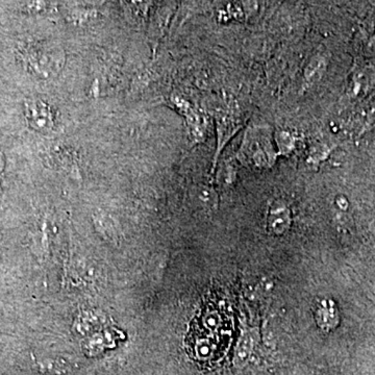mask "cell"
Here are the masks:
<instances>
[{
    "mask_svg": "<svg viewBox=\"0 0 375 375\" xmlns=\"http://www.w3.org/2000/svg\"><path fill=\"white\" fill-rule=\"evenodd\" d=\"M325 72V62L322 58H315L310 63V65L306 67V83L313 85L316 81H319L321 79L322 75Z\"/></svg>",
    "mask_w": 375,
    "mask_h": 375,
    "instance_id": "6",
    "label": "cell"
},
{
    "mask_svg": "<svg viewBox=\"0 0 375 375\" xmlns=\"http://www.w3.org/2000/svg\"><path fill=\"white\" fill-rule=\"evenodd\" d=\"M25 117L36 131L46 133L54 126V113L49 104L41 99H31L25 104Z\"/></svg>",
    "mask_w": 375,
    "mask_h": 375,
    "instance_id": "3",
    "label": "cell"
},
{
    "mask_svg": "<svg viewBox=\"0 0 375 375\" xmlns=\"http://www.w3.org/2000/svg\"><path fill=\"white\" fill-rule=\"evenodd\" d=\"M19 56L25 69L40 79L56 76L65 63L63 50L52 45L29 44L20 49Z\"/></svg>",
    "mask_w": 375,
    "mask_h": 375,
    "instance_id": "2",
    "label": "cell"
},
{
    "mask_svg": "<svg viewBox=\"0 0 375 375\" xmlns=\"http://www.w3.org/2000/svg\"><path fill=\"white\" fill-rule=\"evenodd\" d=\"M4 156H2L1 152H0V174H1L2 170H4Z\"/></svg>",
    "mask_w": 375,
    "mask_h": 375,
    "instance_id": "9",
    "label": "cell"
},
{
    "mask_svg": "<svg viewBox=\"0 0 375 375\" xmlns=\"http://www.w3.org/2000/svg\"><path fill=\"white\" fill-rule=\"evenodd\" d=\"M227 15H229V18L233 17L236 20H240V21L244 19V13H243L242 9L236 4H229Z\"/></svg>",
    "mask_w": 375,
    "mask_h": 375,
    "instance_id": "8",
    "label": "cell"
},
{
    "mask_svg": "<svg viewBox=\"0 0 375 375\" xmlns=\"http://www.w3.org/2000/svg\"><path fill=\"white\" fill-rule=\"evenodd\" d=\"M269 227L276 234H281L289 229L291 224L290 212L285 206L279 204L270 210Z\"/></svg>",
    "mask_w": 375,
    "mask_h": 375,
    "instance_id": "4",
    "label": "cell"
},
{
    "mask_svg": "<svg viewBox=\"0 0 375 375\" xmlns=\"http://www.w3.org/2000/svg\"><path fill=\"white\" fill-rule=\"evenodd\" d=\"M274 139L279 154L285 156L294 149L295 138L289 131H279L275 134Z\"/></svg>",
    "mask_w": 375,
    "mask_h": 375,
    "instance_id": "7",
    "label": "cell"
},
{
    "mask_svg": "<svg viewBox=\"0 0 375 375\" xmlns=\"http://www.w3.org/2000/svg\"><path fill=\"white\" fill-rule=\"evenodd\" d=\"M271 135L267 129L252 126L247 129L238 152L240 162L250 167L267 169L276 160Z\"/></svg>",
    "mask_w": 375,
    "mask_h": 375,
    "instance_id": "1",
    "label": "cell"
},
{
    "mask_svg": "<svg viewBox=\"0 0 375 375\" xmlns=\"http://www.w3.org/2000/svg\"><path fill=\"white\" fill-rule=\"evenodd\" d=\"M235 122L237 121H235L231 116L220 115V117L218 118V147H219L218 154H219L220 149L224 147L225 143L239 129V125Z\"/></svg>",
    "mask_w": 375,
    "mask_h": 375,
    "instance_id": "5",
    "label": "cell"
}]
</instances>
